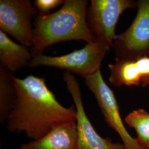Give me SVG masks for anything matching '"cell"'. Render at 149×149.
Wrapping results in <instances>:
<instances>
[{
  "label": "cell",
  "mask_w": 149,
  "mask_h": 149,
  "mask_svg": "<svg viewBox=\"0 0 149 149\" xmlns=\"http://www.w3.org/2000/svg\"><path fill=\"white\" fill-rule=\"evenodd\" d=\"M12 77L17 98L6 121L9 132L24 133L34 140L64 123L76 121L75 107L67 108L59 103L45 79L32 74L19 79L12 74Z\"/></svg>",
  "instance_id": "1"
},
{
  "label": "cell",
  "mask_w": 149,
  "mask_h": 149,
  "mask_svg": "<svg viewBox=\"0 0 149 149\" xmlns=\"http://www.w3.org/2000/svg\"><path fill=\"white\" fill-rule=\"evenodd\" d=\"M87 0H65L58 11L46 16L39 15L33 22V58L43 55L49 47L63 42L82 40L95 42L86 21Z\"/></svg>",
  "instance_id": "2"
},
{
  "label": "cell",
  "mask_w": 149,
  "mask_h": 149,
  "mask_svg": "<svg viewBox=\"0 0 149 149\" xmlns=\"http://www.w3.org/2000/svg\"><path fill=\"white\" fill-rule=\"evenodd\" d=\"M110 48L96 41L87 43L84 48L66 55L58 56L38 55L32 59L28 66L53 67L78 74L85 79L101 70L102 63Z\"/></svg>",
  "instance_id": "3"
},
{
  "label": "cell",
  "mask_w": 149,
  "mask_h": 149,
  "mask_svg": "<svg viewBox=\"0 0 149 149\" xmlns=\"http://www.w3.org/2000/svg\"><path fill=\"white\" fill-rule=\"evenodd\" d=\"M137 4L133 0H91L86 12V21L95 41L112 47L119 17Z\"/></svg>",
  "instance_id": "4"
},
{
  "label": "cell",
  "mask_w": 149,
  "mask_h": 149,
  "mask_svg": "<svg viewBox=\"0 0 149 149\" xmlns=\"http://www.w3.org/2000/svg\"><path fill=\"white\" fill-rule=\"evenodd\" d=\"M137 3L138 12L133 23L113 42L118 59L134 60L149 54V0Z\"/></svg>",
  "instance_id": "5"
},
{
  "label": "cell",
  "mask_w": 149,
  "mask_h": 149,
  "mask_svg": "<svg viewBox=\"0 0 149 149\" xmlns=\"http://www.w3.org/2000/svg\"><path fill=\"white\" fill-rule=\"evenodd\" d=\"M84 80L86 87L95 97L106 122L119 135L125 149H144L125 127L116 96L103 79L101 70Z\"/></svg>",
  "instance_id": "6"
},
{
  "label": "cell",
  "mask_w": 149,
  "mask_h": 149,
  "mask_svg": "<svg viewBox=\"0 0 149 149\" xmlns=\"http://www.w3.org/2000/svg\"><path fill=\"white\" fill-rule=\"evenodd\" d=\"M39 15L29 0H1L0 28L27 48L33 43L32 21Z\"/></svg>",
  "instance_id": "7"
},
{
  "label": "cell",
  "mask_w": 149,
  "mask_h": 149,
  "mask_svg": "<svg viewBox=\"0 0 149 149\" xmlns=\"http://www.w3.org/2000/svg\"><path fill=\"white\" fill-rule=\"evenodd\" d=\"M63 79L76 110L77 149H125L123 144L113 143L111 139L103 138L97 133L86 113L80 84L74 75L65 71Z\"/></svg>",
  "instance_id": "8"
},
{
  "label": "cell",
  "mask_w": 149,
  "mask_h": 149,
  "mask_svg": "<svg viewBox=\"0 0 149 149\" xmlns=\"http://www.w3.org/2000/svg\"><path fill=\"white\" fill-rule=\"evenodd\" d=\"M110 70L109 81L115 87L146 86L149 80V58L134 60L116 58L115 63L108 65Z\"/></svg>",
  "instance_id": "9"
},
{
  "label": "cell",
  "mask_w": 149,
  "mask_h": 149,
  "mask_svg": "<svg viewBox=\"0 0 149 149\" xmlns=\"http://www.w3.org/2000/svg\"><path fill=\"white\" fill-rule=\"evenodd\" d=\"M76 121L54 128L43 137L22 144L19 149H77Z\"/></svg>",
  "instance_id": "10"
},
{
  "label": "cell",
  "mask_w": 149,
  "mask_h": 149,
  "mask_svg": "<svg viewBox=\"0 0 149 149\" xmlns=\"http://www.w3.org/2000/svg\"><path fill=\"white\" fill-rule=\"evenodd\" d=\"M33 58L28 48L14 42L0 30V68L12 74L29 66Z\"/></svg>",
  "instance_id": "11"
},
{
  "label": "cell",
  "mask_w": 149,
  "mask_h": 149,
  "mask_svg": "<svg viewBox=\"0 0 149 149\" xmlns=\"http://www.w3.org/2000/svg\"><path fill=\"white\" fill-rule=\"evenodd\" d=\"M17 93L12 74L0 68V122L7 121L16 105Z\"/></svg>",
  "instance_id": "12"
},
{
  "label": "cell",
  "mask_w": 149,
  "mask_h": 149,
  "mask_svg": "<svg viewBox=\"0 0 149 149\" xmlns=\"http://www.w3.org/2000/svg\"><path fill=\"white\" fill-rule=\"evenodd\" d=\"M125 122L135 130L137 139L144 149H149V113L143 109L134 110L125 118Z\"/></svg>",
  "instance_id": "13"
},
{
  "label": "cell",
  "mask_w": 149,
  "mask_h": 149,
  "mask_svg": "<svg viewBox=\"0 0 149 149\" xmlns=\"http://www.w3.org/2000/svg\"><path fill=\"white\" fill-rule=\"evenodd\" d=\"M65 0H35L34 5L37 8L39 15L46 16L50 13V11L63 6Z\"/></svg>",
  "instance_id": "14"
},
{
  "label": "cell",
  "mask_w": 149,
  "mask_h": 149,
  "mask_svg": "<svg viewBox=\"0 0 149 149\" xmlns=\"http://www.w3.org/2000/svg\"><path fill=\"white\" fill-rule=\"evenodd\" d=\"M148 85L149 86V80L148 81V82H147V83H146V86Z\"/></svg>",
  "instance_id": "15"
}]
</instances>
